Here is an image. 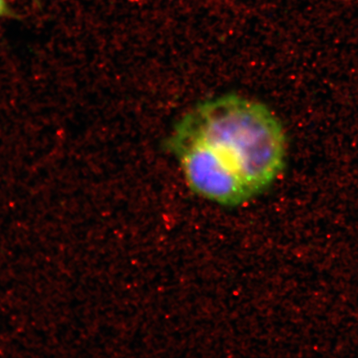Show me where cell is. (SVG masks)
I'll return each mask as SVG.
<instances>
[{"label":"cell","instance_id":"obj_2","mask_svg":"<svg viewBox=\"0 0 358 358\" xmlns=\"http://www.w3.org/2000/svg\"><path fill=\"white\" fill-rule=\"evenodd\" d=\"M17 13L13 10L8 0H0V19H15Z\"/></svg>","mask_w":358,"mask_h":358},{"label":"cell","instance_id":"obj_1","mask_svg":"<svg viewBox=\"0 0 358 358\" xmlns=\"http://www.w3.org/2000/svg\"><path fill=\"white\" fill-rule=\"evenodd\" d=\"M166 146L192 192L229 207L271 187L283 171L287 149L272 110L237 94L192 106L174 124Z\"/></svg>","mask_w":358,"mask_h":358}]
</instances>
